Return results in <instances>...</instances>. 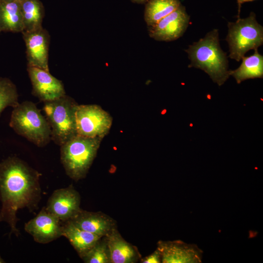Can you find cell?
<instances>
[{
	"mask_svg": "<svg viewBox=\"0 0 263 263\" xmlns=\"http://www.w3.org/2000/svg\"><path fill=\"white\" fill-rule=\"evenodd\" d=\"M40 174L19 158L9 157L0 163V222H5L10 234H19L17 212L27 207L33 210L40 199Z\"/></svg>",
	"mask_w": 263,
	"mask_h": 263,
	"instance_id": "1",
	"label": "cell"
},
{
	"mask_svg": "<svg viewBox=\"0 0 263 263\" xmlns=\"http://www.w3.org/2000/svg\"><path fill=\"white\" fill-rule=\"evenodd\" d=\"M185 51L190 60L189 67L204 71L219 86L222 85L228 78L227 57L220 47L217 29L207 33Z\"/></svg>",
	"mask_w": 263,
	"mask_h": 263,
	"instance_id": "2",
	"label": "cell"
},
{
	"mask_svg": "<svg viewBox=\"0 0 263 263\" xmlns=\"http://www.w3.org/2000/svg\"><path fill=\"white\" fill-rule=\"evenodd\" d=\"M102 139L78 134L60 146V160L67 175L75 181L84 178Z\"/></svg>",
	"mask_w": 263,
	"mask_h": 263,
	"instance_id": "3",
	"label": "cell"
},
{
	"mask_svg": "<svg viewBox=\"0 0 263 263\" xmlns=\"http://www.w3.org/2000/svg\"><path fill=\"white\" fill-rule=\"evenodd\" d=\"M9 126L17 134L38 147L46 146L51 140L47 120L31 101H23L14 108Z\"/></svg>",
	"mask_w": 263,
	"mask_h": 263,
	"instance_id": "4",
	"label": "cell"
},
{
	"mask_svg": "<svg viewBox=\"0 0 263 263\" xmlns=\"http://www.w3.org/2000/svg\"><path fill=\"white\" fill-rule=\"evenodd\" d=\"M78 104L71 97L65 95L44 102L45 118L51 131V140L61 146L77 134L75 111Z\"/></svg>",
	"mask_w": 263,
	"mask_h": 263,
	"instance_id": "5",
	"label": "cell"
},
{
	"mask_svg": "<svg viewBox=\"0 0 263 263\" xmlns=\"http://www.w3.org/2000/svg\"><path fill=\"white\" fill-rule=\"evenodd\" d=\"M228 34L226 38L229 50V57L240 61L250 50L258 49L263 44V27L251 12L244 19L238 18L234 22L227 24Z\"/></svg>",
	"mask_w": 263,
	"mask_h": 263,
	"instance_id": "6",
	"label": "cell"
},
{
	"mask_svg": "<svg viewBox=\"0 0 263 263\" xmlns=\"http://www.w3.org/2000/svg\"><path fill=\"white\" fill-rule=\"evenodd\" d=\"M75 116L77 134L85 137L103 139L113 123L110 113L96 104H78Z\"/></svg>",
	"mask_w": 263,
	"mask_h": 263,
	"instance_id": "7",
	"label": "cell"
},
{
	"mask_svg": "<svg viewBox=\"0 0 263 263\" xmlns=\"http://www.w3.org/2000/svg\"><path fill=\"white\" fill-rule=\"evenodd\" d=\"M189 16L182 5L155 25L148 27L149 36L157 41H171L183 36L187 30Z\"/></svg>",
	"mask_w": 263,
	"mask_h": 263,
	"instance_id": "8",
	"label": "cell"
},
{
	"mask_svg": "<svg viewBox=\"0 0 263 263\" xmlns=\"http://www.w3.org/2000/svg\"><path fill=\"white\" fill-rule=\"evenodd\" d=\"M21 33L26 46L27 65L49 71L50 37L48 31L42 26L36 30Z\"/></svg>",
	"mask_w": 263,
	"mask_h": 263,
	"instance_id": "9",
	"label": "cell"
},
{
	"mask_svg": "<svg viewBox=\"0 0 263 263\" xmlns=\"http://www.w3.org/2000/svg\"><path fill=\"white\" fill-rule=\"evenodd\" d=\"M27 70L32 85V94L40 101L49 102L66 94L62 81L49 71L28 65Z\"/></svg>",
	"mask_w": 263,
	"mask_h": 263,
	"instance_id": "10",
	"label": "cell"
},
{
	"mask_svg": "<svg viewBox=\"0 0 263 263\" xmlns=\"http://www.w3.org/2000/svg\"><path fill=\"white\" fill-rule=\"evenodd\" d=\"M25 230L38 243L47 244L62 236L61 221L44 207L25 224Z\"/></svg>",
	"mask_w": 263,
	"mask_h": 263,
	"instance_id": "11",
	"label": "cell"
},
{
	"mask_svg": "<svg viewBox=\"0 0 263 263\" xmlns=\"http://www.w3.org/2000/svg\"><path fill=\"white\" fill-rule=\"evenodd\" d=\"M80 196L72 185L55 190L49 198L46 209L61 222H66L80 210Z\"/></svg>",
	"mask_w": 263,
	"mask_h": 263,
	"instance_id": "12",
	"label": "cell"
},
{
	"mask_svg": "<svg viewBox=\"0 0 263 263\" xmlns=\"http://www.w3.org/2000/svg\"><path fill=\"white\" fill-rule=\"evenodd\" d=\"M158 249L163 263H198L202 262L203 251L196 244L181 240L159 241Z\"/></svg>",
	"mask_w": 263,
	"mask_h": 263,
	"instance_id": "13",
	"label": "cell"
},
{
	"mask_svg": "<svg viewBox=\"0 0 263 263\" xmlns=\"http://www.w3.org/2000/svg\"><path fill=\"white\" fill-rule=\"evenodd\" d=\"M69 222L78 228L101 237L107 236L116 228V222L101 212H92L80 209Z\"/></svg>",
	"mask_w": 263,
	"mask_h": 263,
	"instance_id": "14",
	"label": "cell"
},
{
	"mask_svg": "<svg viewBox=\"0 0 263 263\" xmlns=\"http://www.w3.org/2000/svg\"><path fill=\"white\" fill-rule=\"evenodd\" d=\"M111 263H135L141 256L136 246L127 242L118 231L113 229L106 236Z\"/></svg>",
	"mask_w": 263,
	"mask_h": 263,
	"instance_id": "15",
	"label": "cell"
},
{
	"mask_svg": "<svg viewBox=\"0 0 263 263\" xmlns=\"http://www.w3.org/2000/svg\"><path fill=\"white\" fill-rule=\"evenodd\" d=\"M62 236L65 237L81 258L101 237L81 229L71 222H64Z\"/></svg>",
	"mask_w": 263,
	"mask_h": 263,
	"instance_id": "16",
	"label": "cell"
},
{
	"mask_svg": "<svg viewBox=\"0 0 263 263\" xmlns=\"http://www.w3.org/2000/svg\"><path fill=\"white\" fill-rule=\"evenodd\" d=\"M0 30L13 33L23 32L19 2L0 1Z\"/></svg>",
	"mask_w": 263,
	"mask_h": 263,
	"instance_id": "17",
	"label": "cell"
},
{
	"mask_svg": "<svg viewBox=\"0 0 263 263\" xmlns=\"http://www.w3.org/2000/svg\"><path fill=\"white\" fill-rule=\"evenodd\" d=\"M254 54L244 56L240 66L234 70H229V75L232 76L238 84L248 79L263 78V56L254 50Z\"/></svg>",
	"mask_w": 263,
	"mask_h": 263,
	"instance_id": "18",
	"label": "cell"
},
{
	"mask_svg": "<svg viewBox=\"0 0 263 263\" xmlns=\"http://www.w3.org/2000/svg\"><path fill=\"white\" fill-rule=\"evenodd\" d=\"M19 3L23 24V32L33 31L42 27L45 14L42 2L40 0H22Z\"/></svg>",
	"mask_w": 263,
	"mask_h": 263,
	"instance_id": "19",
	"label": "cell"
},
{
	"mask_svg": "<svg viewBox=\"0 0 263 263\" xmlns=\"http://www.w3.org/2000/svg\"><path fill=\"white\" fill-rule=\"evenodd\" d=\"M180 0H148L144 10V19L150 27L172 13L181 5Z\"/></svg>",
	"mask_w": 263,
	"mask_h": 263,
	"instance_id": "20",
	"label": "cell"
},
{
	"mask_svg": "<svg viewBox=\"0 0 263 263\" xmlns=\"http://www.w3.org/2000/svg\"><path fill=\"white\" fill-rule=\"evenodd\" d=\"M18 97L16 85L9 78L0 77V115L6 107L17 106Z\"/></svg>",
	"mask_w": 263,
	"mask_h": 263,
	"instance_id": "21",
	"label": "cell"
},
{
	"mask_svg": "<svg viewBox=\"0 0 263 263\" xmlns=\"http://www.w3.org/2000/svg\"><path fill=\"white\" fill-rule=\"evenodd\" d=\"M81 259L85 263H111L110 252L106 236L100 238Z\"/></svg>",
	"mask_w": 263,
	"mask_h": 263,
	"instance_id": "22",
	"label": "cell"
},
{
	"mask_svg": "<svg viewBox=\"0 0 263 263\" xmlns=\"http://www.w3.org/2000/svg\"><path fill=\"white\" fill-rule=\"evenodd\" d=\"M141 263H160L162 262L161 254L159 250L156 249L149 255L140 260Z\"/></svg>",
	"mask_w": 263,
	"mask_h": 263,
	"instance_id": "23",
	"label": "cell"
},
{
	"mask_svg": "<svg viewBox=\"0 0 263 263\" xmlns=\"http://www.w3.org/2000/svg\"><path fill=\"white\" fill-rule=\"evenodd\" d=\"M253 0H237V3L238 5V18H240L239 16H240V9H241V5L244 2L251 1Z\"/></svg>",
	"mask_w": 263,
	"mask_h": 263,
	"instance_id": "24",
	"label": "cell"
},
{
	"mask_svg": "<svg viewBox=\"0 0 263 263\" xmlns=\"http://www.w3.org/2000/svg\"><path fill=\"white\" fill-rule=\"evenodd\" d=\"M132 2L138 4H143L146 3L148 0H131Z\"/></svg>",
	"mask_w": 263,
	"mask_h": 263,
	"instance_id": "25",
	"label": "cell"
},
{
	"mask_svg": "<svg viewBox=\"0 0 263 263\" xmlns=\"http://www.w3.org/2000/svg\"><path fill=\"white\" fill-rule=\"evenodd\" d=\"M22 0H0V1H19L20 2Z\"/></svg>",
	"mask_w": 263,
	"mask_h": 263,
	"instance_id": "26",
	"label": "cell"
},
{
	"mask_svg": "<svg viewBox=\"0 0 263 263\" xmlns=\"http://www.w3.org/2000/svg\"><path fill=\"white\" fill-rule=\"evenodd\" d=\"M5 263V261L2 259V258L0 256V263Z\"/></svg>",
	"mask_w": 263,
	"mask_h": 263,
	"instance_id": "27",
	"label": "cell"
},
{
	"mask_svg": "<svg viewBox=\"0 0 263 263\" xmlns=\"http://www.w3.org/2000/svg\"><path fill=\"white\" fill-rule=\"evenodd\" d=\"M1 32L0 30V33Z\"/></svg>",
	"mask_w": 263,
	"mask_h": 263,
	"instance_id": "28",
	"label": "cell"
}]
</instances>
